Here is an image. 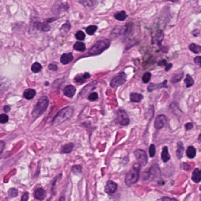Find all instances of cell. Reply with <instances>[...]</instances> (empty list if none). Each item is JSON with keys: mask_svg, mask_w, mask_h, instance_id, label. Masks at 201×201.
<instances>
[{"mask_svg": "<svg viewBox=\"0 0 201 201\" xmlns=\"http://www.w3.org/2000/svg\"><path fill=\"white\" fill-rule=\"evenodd\" d=\"M76 38L79 40H84L85 38V34L82 31H78L76 34Z\"/></svg>", "mask_w": 201, "mask_h": 201, "instance_id": "35", "label": "cell"}, {"mask_svg": "<svg viewBox=\"0 0 201 201\" xmlns=\"http://www.w3.org/2000/svg\"><path fill=\"white\" fill-rule=\"evenodd\" d=\"M73 60V56L71 53H66L63 54L60 58V61L63 64H68Z\"/></svg>", "mask_w": 201, "mask_h": 201, "instance_id": "13", "label": "cell"}, {"mask_svg": "<svg viewBox=\"0 0 201 201\" xmlns=\"http://www.w3.org/2000/svg\"><path fill=\"white\" fill-rule=\"evenodd\" d=\"M141 166L138 164H135L133 166L130 171L126 174L125 177V183L128 186H131L136 183L139 179V173Z\"/></svg>", "mask_w": 201, "mask_h": 201, "instance_id": "3", "label": "cell"}, {"mask_svg": "<svg viewBox=\"0 0 201 201\" xmlns=\"http://www.w3.org/2000/svg\"><path fill=\"white\" fill-rule=\"evenodd\" d=\"M73 148H74L73 143H70L66 144L61 147V152L63 154H70L72 152Z\"/></svg>", "mask_w": 201, "mask_h": 201, "instance_id": "21", "label": "cell"}, {"mask_svg": "<svg viewBox=\"0 0 201 201\" xmlns=\"http://www.w3.org/2000/svg\"><path fill=\"white\" fill-rule=\"evenodd\" d=\"M172 67V64H167L166 65L165 70L166 71H168Z\"/></svg>", "mask_w": 201, "mask_h": 201, "instance_id": "46", "label": "cell"}, {"mask_svg": "<svg viewBox=\"0 0 201 201\" xmlns=\"http://www.w3.org/2000/svg\"><path fill=\"white\" fill-rule=\"evenodd\" d=\"M76 92V89L74 86H73L72 85L67 86L64 88V91H63L64 95L70 98L73 97L75 95Z\"/></svg>", "mask_w": 201, "mask_h": 201, "instance_id": "12", "label": "cell"}, {"mask_svg": "<svg viewBox=\"0 0 201 201\" xmlns=\"http://www.w3.org/2000/svg\"><path fill=\"white\" fill-rule=\"evenodd\" d=\"M194 62L195 63V64L198 65V66H201V56H197L194 59Z\"/></svg>", "mask_w": 201, "mask_h": 201, "instance_id": "40", "label": "cell"}, {"mask_svg": "<svg viewBox=\"0 0 201 201\" xmlns=\"http://www.w3.org/2000/svg\"><path fill=\"white\" fill-rule=\"evenodd\" d=\"M5 146V144L4 142L2 141H0V154L2 153V152L4 149Z\"/></svg>", "mask_w": 201, "mask_h": 201, "instance_id": "42", "label": "cell"}, {"mask_svg": "<svg viewBox=\"0 0 201 201\" xmlns=\"http://www.w3.org/2000/svg\"><path fill=\"white\" fill-rule=\"evenodd\" d=\"M151 73L149 72H146L145 73L143 77H142V81L144 83H148L149 82L151 79Z\"/></svg>", "mask_w": 201, "mask_h": 201, "instance_id": "32", "label": "cell"}, {"mask_svg": "<svg viewBox=\"0 0 201 201\" xmlns=\"http://www.w3.org/2000/svg\"><path fill=\"white\" fill-rule=\"evenodd\" d=\"M36 94L35 90L32 89H28L24 92V97L27 100H31L36 96Z\"/></svg>", "mask_w": 201, "mask_h": 201, "instance_id": "19", "label": "cell"}, {"mask_svg": "<svg viewBox=\"0 0 201 201\" xmlns=\"http://www.w3.org/2000/svg\"><path fill=\"white\" fill-rule=\"evenodd\" d=\"M161 157H162V160L164 163H166L170 160V156L169 153L168 148L167 146H164L163 148L161 154Z\"/></svg>", "mask_w": 201, "mask_h": 201, "instance_id": "18", "label": "cell"}, {"mask_svg": "<svg viewBox=\"0 0 201 201\" xmlns=\"http://www.w3.org/2000/svg\"><path fill=\"white\" fill-rule=\"evenodd\" d=\"M201 170L198 168L195 169L192 175V180L195 182V183H199L201 181Z\"/></svg>", "mask_w": 201, "mask_h": 201, "instance_id": "15", "label": "cell"}, {"mask_svg": "<svg viewBox=\"0 0 201 201\" xmlns=\"http://www.w3.org/2000/svg\"><path fill=\"white\" fill-rule=\"evenodd\" d=\"M167 64V63H166V61L165 60H162V61H161L159 63V65H160V66H165Z\"/></svg>", "mask_w": 201, "mask_h": 201, "instance_id": "47", "label": "cell"}, {"mask_svg": "<svg viewBox=\"0 0 201 201\" xmlns=\"http://www.w3.org/2000/svg\"><path fill=\"white\" fill-rule=\"evenodd\" d=\"M159 201H178L177 199L175 198H169V197H164L160 199Z\"/></svg>", "mask_w": 201, "mask_h": 201, "instance_id": "39", "label": "cell"}, {"mask_svg": "<svg viewBox=\"0 0 201 201\" xmlns=\"http://www.w3.org/2000/svg\"><path fill=\"white\" fill-rule=\"evenodd\" d=\"M98 94L96 92H93L88 96V99L91 102H94L98 99Z\"/></svg>", "mask_w": 201, "mask_h": 201, "instance_id": "34", "label": "cell"}, {"mask_svg": "<svg viewBox=\"0 0 201 201\" xmlns=\"http://www.w3.org/2000/svg\"><path fill=\"white\" fill-rule=\"evenodd\" d=\"M114 16L115 18L118 21H124L128 17V15L125 11H121L116 12Z\"/></svg>", "mask_w": 201, "mask_h": 201, "instance_id": "25", "label": "cell"}, {"mask_svg": "<svg viewBox=\"0 0 201 201\" xmlns=\"http://www.w3.org/2000/svg\"><path fill=\"white\" fill-rule=\"evenodd\" d=\"M41 69H42L41 65L40 63H37V62L34 63L31 66V70L33 73H35L40 72L41 71Z\"/></svg>", "mask_w": 201, "mask_h": 201, "instance_id": "30", "label": "cell"}, {"mask_svg": "<svg viewBox=\"0 0 201 201\" xmlns=\"http://www.w3.org/2000/svg\"><path fill=\"white\" fill-rule=\"evenodd\" d=\"M9 118L8 116L5 114H2L0 115V123L4 124L6 123L8 121Z\"/></svg>", "mask_w": 201, "mask_h": 201, "instance_id": "36", "label": "cell"}, {"mask_svg": "<svg viewBox=\"0 0 201 201\" xmlns=\"http://www.w3.org/2000/svg\"><path fill=\"white\" fill-rule=\"evenodd\" d=\"M4 110L5 112H8L10 110V107L8 106H5L4 107Z\"/></svg>", "mask_w": 201, "mask_h": 201, "instance_id": "48", "label": "cell"}, {"mask_svg": "<svg viewBox=\"0 0 201 201\" xmlns=\"http://www.w3.org/2000/svg\"><path fill=\"white\" fill-rule=\"evenodd\" d=\"M36 28L43 31H48L50 30V26L47 23H41L40 22H36L34 24Z\"/></svg>", "mask_w": 201, "mask_h": 201, "instance_id": "20", "label": "cell"}, {"mask_svg": "<svg viewBox=\"0 0 201 201\" xmlns=\"http://www.w3.org/2000/svg\"><path fill=\"white\" fill-rule=\"evenodd\" d=\"M186 153V156L188 157V158L193 159L196 156V149L193 146H190L188 148Z\"/></svg>", "mask_w": 201, "mask_h": 201, "instance_id": "22", "label": "cell"}, {"mask_svg": "<svg viewBox=\"0 0 201 201\" xmlns=\"http://www.w3.org/2000/svg\"><path fill=\"white\" fill-rule=\"evenodd\" d=\"M193 125L192 123H188L185 124V128L187 130L192 129L193 128Z\"/></svg>", "mask_w": 201, "mask_h": 201, "instance_id": "45", "label": "cell"}, {"mask_svg": "<svg viewBox=\"0 0 201 201\" xmlns=\"http://www.w3.org/2000/svg\"><path fill=\"white\" fill-rule=\"evenodd\" d=\"M167 123V118L165 115H160L155 120L154 126L156 129H160L164 127Z\"/></svg>", "mask_w": 201, "mask_h": 201, "instance_id": "8", "label": "cell"}, {"mask_svg": "<svg viewBox=\"0 0 201 201\" xmlns=\"http://www.w3.org/2000/svg\"><path fill=\"white\" fill-rule=\"evenodd\" d=\"M163 38H164V34L162 33V31H159L157 34V38H156V40L157 41V43H160L163 40Z\"/></svg>", "mask_w": 201, "mask_h": 201, "instance_id": "38", "label": "cell"}, {"mask_svg": "<svg viewBox=\"0 0 201 201\" xmlns=\"http://www.w3.org/2000/svg\"><path fill=\"white\" fill-rule=\"evenodd\" d=\"M72 172L74 174L78 175L82 172V167L79 165L74 166L72 167Z\"/></svg>", "mask_w": 201, "mask_h": 201, "instance_id": "33", "label": "cell"}, {"mask_svg": "<svg viewBox=\"0 0 201 201\" xmlns=\"http://www.w3.org/2000/svg\"><path fill=\"white\" fill-rule=\"evenodd\" d=\"M126 79H127L126 74L124 72L120 73L112 79L110 82V86L113 88L118 87L122 85L123 84L126 82Z\"/></svg>", "mask_w": 201, "mask_h": 201, "instance_id": "5", "label": "cell"}, {"mask_svg": "<svg viewBox=\"0 0 201 201\" xmlns=\"http://www.w3.org/2000/svg\"><path fill=\"white\" fill-rule=\"evenodd\" d=\"M167 83V80L164 81L162 83H159V84H155V83H150V84L148 87V91L149 92H152L154 91V90L157 89H160V88H167V86L166 85Z\"/></svg>", "mask_w": 201, "mask_h": 201, "instance_id": "11", "label": "cell"}, {"mask_svg": "<svg viewBox=\"0 0 201 201\" xmlns=\"http://www.w3.org/2000/svg\"><path fill=\"white\" fill-rule=\"evenodd\" d=\"M149 155L151 157H153L155 155V154H156V147H155V146L154 145V144H151V146L149 147Z\"/></svg>", "mask_w": 201, "mask_h": 201, "instance_id": "37", "label": "cell"}, {"mask_svg": "<svg viewBox=\"0 0 201 201\" xmlns=\"http://www.w3.org/2000/svg\"><path fill=\"white\" fill-rule=\"evenodd\" d=\"M110 46V40L109 39L101 40L97 41L89 51V56H97L102 54Z\"/></svg>", "mask_w": 201, "mask_h": 201, "instance_id": "2", "label": "cell"}, {"mask_svg": "<svg viewBox=\"0 0 201 201\" xmlns=\"http://www.w3.org/2000/svg\"><path fill=\"white\" fill-rule=\"evenodd\" d=\"M183 72L177 74L176 75H174V76H173V77L171 79V82L173 83H177V82H180L182 80V79L183 78Z\"/></svg>", "mask_w": 201, "mask_h": 201, "instance_id": "29", "label": "cell"}, {"mask_svg": "<svg viewBox=\"0 0 201 201\" xmlns=\"http://www.w3.org/2000/svg\"><path fill=\"white\" fill-rule=\"evenodd\" d=\"M134 154L140 166H144L148 162V156L146 152L142 149H138L134 152Z\"/></svg>", "mask_w": 201, "mask_h": 201, "instance_id": "6", "label": "cell"}, {"mask_svg": "<svg viewBox=\"0 0 201 201\" xmlns=\"http://www.w3.org/2000/svg\"><path fill=\"white\" fill-rule=\"evenodd\" d=\"M18 194V192L17 189L14 188H11L8 189V195L10 197H11V198L16 197V196H17Z\"/></svg>", "mask_w": 201, "mask_h": 201, "instance_id": "31", "label": "cell"}, {"mask_svg": "<svg viewBox=\"0 0 201 201\" xmlns=\"http://www.w3.org/2000/svg\"><path fill=\"white\" fill-rule=\"evenodd\" d=\"M117 188H118L117 183L113 181L109 180L106 184V186L105 187V191L107 194L111 195L114 193L116 191Z\"/></svg>", "mask_w": 201, "mask_h": 201, "instance_id": "9", "label": "cell"}, {"mask_svg": "<svg viewBox=\"0 0 201 201\" xmlns=\"http://www.w3.org/2000/svg\"><path fill=\"white\" fill-rule=\"evenodd\" d=\"M90 77V74L87 72L84 73L82 75H78L77 76L75 79L74 80L76 81V82L77 83H84L87 79H89Z\"/></svg>", "mask_w": 201, "mask_h": 201, "instance_id": "14", "label": "cell"}, {"mask_svg": "<svg viewBox=\"0 0 201 201\" xmlns=\"http://www.w3.org/2000/svg\"><path fill=\"white\" fill-rule=\"evenodd\" d=\"M73 48L76 51L84 52L86 50V46H85V44L83 42L77 41L74 44V45L73 46Z\"/></svg>", "mask_w": 201, "mask_h": 201, "instance_id": "24", "label": "cell"}, {"mask_svg": "<svg viewBox=\"0 0 201 201\" xmlns=\"http://www.w3.org/2000/svg\"><path fill=\"white\" fill-rule=\"evenodd\" d=\"M70 24H67V23H66V24H64L62 27H61V28L62 29H64L66 31H69V30H70Z\"/></svg>", "mask_w": 201, "mask_h": 201, "instance_id": "43", "label": "cell"}, {"mask_svg": "<svg viewBox=\"0 0 201 201\" xmlns=\"http://www.w3.org/2000/svg\"><path fill=\"white\" fill-rule=\"evenodd\" d=\"M130 99L131 102L140 103L143 99V96L137 93H132L130 94Z\"/></svg>", "mask_w": 201, "mask_h": 201, "instance_id": "17", "label": "cell"}, {"mask_svg": "<svg viewBox=\"0 0 201 201\" xmlns=\"http://www.w3.org/2000/svg\"><path fill=\"white\" fill-rule=\"evenodd\" d=\"M97 27L96 25H89L86 27V31L89 35H93L95 34V32L97 30Z\"/></svg>", "mask_w": 201, "mask_h": 201, "instance_id": "27", "label": "cell"}, {"mask_svg": "<svg viewBox=\"0 0 201 201\" xmlns=\"http://www.w3.org/2000/svg\"><path fill=\"white\" fill-rule=\"evenodd\" d=\"M59 201H65V196H61L60 198Z\"/></svg>", "mask_w": 201, "mask_h": 201, "instance_id": "49", "label": "cell"}, {"mask_svg": "<svg viewBox=\"0 0 201 201\" xmlns=\"http://www.w3.org/2000/svg\"><path fill=\"white\" fill-rule=\"evenodd\" d=\"M116 122L122 126H128L129 124L130 119L125 110H119L118 112Z\"/></svg>", "mask_w": 201, "mask_h": 201, "instance_id": "7", "label": "cell"}, {"mask_svg": "<svg viewBox=\"0 0 201 201\" xmlns=\"http://www.w3.org/2000/svg\"><path fill=\"white\" fill-rule=\"evenodd\" d=\"M189 49L195 54H199L201 52V46L195 43L190 44L189 46Z\"/></svg>", "mask_w": 201, "mask_h": 201, "instance_id": "26", "label": "cell"}, {"mask_svg": "<svg viewBox=\"0 0 201 201\" xmlns=\"http://www.w3.org/2000/svg\"><path fill=\"white\" fill-rule=\"evenodd\" d=\"M74 113L72 107L67 106L60 110L53 120V125H59L71 118Z\"/></svg>", "mask_w": 201, "mask_h": 201, "instance_id": "1", "label": "cell"}, {"mask_svg": "<svg viewBox=\"0 0 201 201\" xmlns=\"http://www.w3.org/2000/svg\"><path fill=\"white\" fill-rule=\"evenodd\" d=\"M177 148L176 152L177 154V156L178 159H181L182 156H183V153L184 151V147L183 145V143L182 142H178L177 143Z\"/></svg>", "mask_w": 201, "mask_h": 201, "instance_id": "23", "label": "cell"}, {"mask_svg": "<svg viewBox=\"0 0 201 201\" xmlns=\"http://www.w3.org/2000/svg\"><path fill=\"white\" fill-rule=\"evenodd\" d=\"M48 69L51 70H53V71H56L57 70V66L56 64H51L49 65Z\"/></svg>", "mask_w": 201, "mask_h": 201, "instance_id": "44", "label": "cell"}, {"mask_svg": "<svg viewBox=\"0 0 201 201\" xmlns=\"http://www.w3.org/2000/svg\"><path fill=\"white\" fill-rule=\"evenodd\" d=\"M97 84V82L95 81L92 83H89L87 86H86L84 89H83L82 91L80 93V96H83V95H86V94L87 92H89L92 90H93L96 87V85Z\"/></svg>", "mask_w": 201, "mask_h": 201, "instance_id": "16", "label": "cell"}, {"mask_svg": "<svg viewBox=\"0 0 201 201\" xmlns=\"http://www.w3.org/2000/svg\"><path fill=\"white\" fill-rule=\"evenodd\" d=\"M184 82H185V83L186 84V87H190L192 86L194 84V80H193V78L189 74H188L186 76V79H185Z\"/></svg>", "mask_w": 201, "mask_h": 201, "instance_id": "28", "label": "cell"}, {"mask_svg": "<svg viewBox=\"0 0 201 201\" xmlns=\"http://www.w3.org/2000/svg\"><path fill=\"white\" fill-rule=\"evenodd\" d=\"M29 198V194L27 192H25L21 198V201H28Z\"/></svg>", "mask_w": 201, "mask_h": 201, "instance_id": "41", "label": "cell"}, {"mask_svg": "<svg viewBox=\"0 0 201 201\" xmlns=\"http://www.w3.org/2000/svg\"><path fill=\"white\" fill-rule=\"evenodd\" d=\"M48 103L49 100L46 96H43L41 97L34 107V109L32 112L33 116L35 118L40 116L47 109Z\"/></svg>", "mask_w": 201, "mask_h": 201, "instance_id": "4", "label": "cell"}, {"mask_svg": "<svg viewBox=\"0 0 201 201\" xmlns=\"http://www.w3.org/2000/svg\"><path fill=\"white\" fill-rule=\"evenodd\" d=\"M34 196L37 200L43 201L46 197V191L41 188H38L35 190L34 193Z\"/></svg>", "mask_w": 201, "mask_h": 201, "instance_id": "10", "label": "cell"}]
</instances>
